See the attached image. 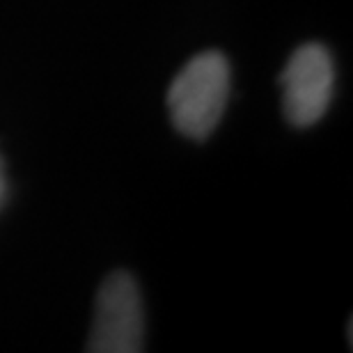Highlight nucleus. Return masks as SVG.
Masks as SVG:
<instances>
[{
    "mask_svg": "<svg viewBox=\"0 0 353 353\" xmlns=\"http://www.w3.org/2000/svg\"><path fill=\"white\" fill-rule=\"evenodd\" d=\"M232 92V67L225 53L209 48L179 69L168 88V112L172 126L190 140L209 138Z\"/></svg>",
    "mask_w": 353,
    "mask_h": 353,
    "instance_id": "f257e3e1",
    "label": "nucleus"
},
{
    "mask_svg": "<svg viewBox=\"0 0 353 353\" xmlns=\"http://www.w3.org/2000/svg\"><path fill=\"white\" fill-rule=\"evenodd\" d=\"M282 110L289 124L307 129L326 115L335 90L333 55L323 44L299 46L280 74Z\"/></svg>",
    "mask_w": 353,
    "mask_h": 353,
    "instance_id": "7ed1b4c3",
    "label": "nucleus"
},
{
    "mask_svg": "<svg viewBox=\"0 0 353 353\" xmlns=\"http://www.w3.org/2000/svg\"><path fill=\"white\" fill-rule=\"evenodd\" d=\"M7 197V172H5V161L0 157V204L5 202Z\"/></svg>",
    "mask_w": 353,
    "mask_h": 353,
    "instance_id": "20e7f679",
    "label": "nucleus"
},
{
    "mask_svg": "<svg viewBox=\"0 0 353 353\" xmlns=\"http://www.w3.org/2000/svg\"><path fill=\"white\" fill-rule=\"evenodd\" d=\"M145 349V310L136 278L115 271L103 280L94 301L88 351L138 353Z\"/></svg>",
    "mask_w": 353,
    "mask_h": 353,
    "instance_id": "f03ea898",
    "label": "nucleus"
}]
</instances>
